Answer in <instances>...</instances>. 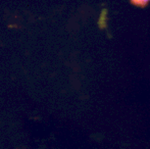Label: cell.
<instances>
[{
  "label": "cell",
  "instance_id": "6da1fadb",
  "mask_svg": "<svg viewBox=\"0 0 150 149\" xmlns=\"http://www.w3.org/2000/svg\"><path fill=\"white\" fill-rule=\"evenodd\" d=\"M130 2L137 7H145L149 4L150 0H130Z\"/></svg>",
  "mask_w": 150,
  "mask_h": 149
}]
</instances>
